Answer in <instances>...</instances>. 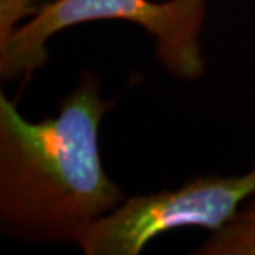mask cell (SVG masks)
Listing matches in <instances>:
<instances>
[{"label": "cell", "mask_w": 255, "mask_h": 255, "mask_svg": "<svg viewBox=\"0 0 255 255\" xmlns=\"http://www.w3.org/2000/svg\"><path fill=\"white\" fill-rule=\"evenodd\" d=\"M86 70L58 113L32 123L0 93V226L27 242H78L125 201L105 171L100 125L113 101Z\"/></svg>", "instance_id": "1"}, {"label": "cell", "mask_w": 255, "mask_h": 255, "mask_svg": "<svg viewBox=\"0 0 255 255\" xmlns=\"http://www.w3.org/2000/svg\"><path fill=\"white\" fill-rule=\"evenodd\" d=\"M207 0H52L32 8L28 20L0 37V75L27 81L47 62V43L58 32L98 20H125L154 38L156 57L182 81L201 78L206 62L199 45Z\"/></svg>", "instance_id": "2"}, {"label": "cell", "mask_w": 255, "mask_h": 255, "mask_svg": "<svg viewBox=\"0 0 255 255\" xmlns=\"http://www.w3.org/2000/svg\"><path fill=\"white\" fill-rule=\"evenodd\" d=\"M255 194V164L242 176H207L176 191L128 197L101 217L78 247L86 255H137L157 236L174 229L217 231Z\"/></svg>", "instance_id": "3"}, {"label": "cell", "mask_w": 255, "mask_h": 255, "mask_svg": "<svg viewBox=\"0 0 255 255\" xmlns=\"http://www.w3.org/2000/svg\"><path fill=\"white\" fill-rule=\"evenodd\" d=\"M194 254L197 255H255V194L247 199L239 212Z\"/></svg>", "instance_id": "4"}, {"label": "cell", "mask_w": 255, "mask_h": 255, "mask_svg": "<svg viewBox=\"0 0 255 255\" xmlns=\"http://www.w3.org/2000/svg\"><path fill=\"white\" fill-rule=\"evenodd\" d=\"M37 0H0V37L17 27L20 20L27 18Z\"/></svg>", "instance_id": "5"}]
</instances>
